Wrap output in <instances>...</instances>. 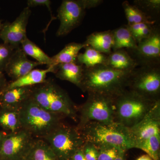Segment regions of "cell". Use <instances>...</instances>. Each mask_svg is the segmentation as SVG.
<instances>
[{
	"label": "cell",
	"instance_id": "44dd1931",
	"mask_svg": "<svg viewBox=\"0 0 160 160\" xmlns=\"http://www.w3.org/2000/svg\"><path fill=\"white\" fill-rule=\"evenodd\" d=\"M112 31L113 41L112 51L121 49L133 50L137 49L138 44L127 26L119 27Z\"/></svg>",
	"mask_w": 160,
	"mask_h": 160
},
{
	"label": "cell",
	"instance_id": "8fae6325",
	"mask_svg": "<svg viewBox=\"0 0 160 160\" xmlns=\"http://www.w3.org/2000/svg\"><path fill=\"white\" fill-rule=\"evenodd\" d=\"M31 14L30 8L26 7L23 9L12 22L3 23L0 31V39L3 43L17 49L26 37V29Z\"/></svg>",
	"mask_w": 160,
	"mask_h": 160
},
{
	"label": "cell",
	"instance_id": "52a82bcc",
	"mask_svg": "<svg viewBox=\"0 0 160 160\" xmlns=\"http://www.w3.org/2000/svg\"><path fill=\"white\" fill-rule=\"evenodd\" d=\"M114 98L99 93H88L86 102L78 108L80 116L79 122L77 128L80 129L89 122L105 124L115 122Z\"/></svg>",
	"mask_w": 160,
	"mask_h": 160
},
{
	"label": "cell",
	"instance_id": "4fadbf2b",
	"mask_svg": "<svg viewBox=\"0 0 160 160\" xmlns=\"http://www.w3.org/2000/svg\"><path fill=\"white\" fill-rule=\"evenodd\" d=\"M129 130L135 146L153 136L160 135V100L139 122Z\"/></svg>",
	"mask_w": 160,
	"mask_h": 160
},
{
	"label": "cell",
	"instance_id": "277c9868",
	"mask_svg": "<svg viewBox=\"0 0 160 160\" xmlns=\"http://www.w3.org/2000/svg\"><path fill=\"white\" fill-rule=\"evenodd\" d=\"M19 111L22 129L29 132L34 138H45L66 117L43 109L31 97L24 103Z\"/></svg>",
	"mask_w": 160,
	"mask_h": 160
},
{
	"label": "cell",
	"instance_id": "5bb4252c",
	"mask_svg": "<svg viewBox=\"0 0 160 160\" xmlns=\"http://www.w3.org/2000/svg\"><path fill=\"white\" fill-rule=\"evenodd\" d=\"M37 62L29 60L21 46L15 49L5 68V72L13 81L24 76L38 66Z\"/></svg>",
	"mask_w": 160,
	"mask_h": 160
},
{
	"label": "cell",
	"instance_id": "484cf974",
	"mask_svg": "<svg viewBox=\"0 0 160 160\" xmlns=\"http://www.w3.org/2000/svg\"><path fill=\"white\" fill-rule=\"evenodd\" d=\"M21 47L26 55L35 59L41 65H46L48 67L51 66V58L28 38L26 37L23 40L21 43Z\"/></svg>",
	"mask_w": 160,
	"mask_h": 160
},
{
	"label": "cell",
	"instance_id": "5b68a950",
	"mask_svg": "<svg viewBox=\"0 0 160 160\" xmlns=\"http://www.w3.org/2000/svg\"><path fill=\"white\" fill-rule=\"evenodd\" d=\"M158 101L147 98L126 89L114 98L115 122L131 129L145 117Z\"/></svg>",
	"mask_w": 160,
	"mask_h": 160
},
{
	"label": "cell",
	"instance_id": "ac0fdd59",
	"mask_svg": "<svg viewBox=\"0 0 160 160\" xmlns=\"http://www.w3.org/2000/svg\"><path fill=\"white\" fill-rule=\"evenodd\" d=\"M112 30L93 32L86 38L84 42L101 53L109 55L112 52L113 46Z\"/></svg>",
	"mask_w": 160,
	"mask_h": 160
},
{
	"label": "cell",
	"instance_id": "4316f807",
	"mask_svg": "<svg viewBox=\"0 0 160 160\" xmlns=\"http://www.w3.org/2000/svg\"><path fill=\"white\" fill-rule=\"evenodd\" d=\"M134 148L145 152L153 160H160V135L153 136L138 143Z\"/></svg>",
	"mask_w": 160,
	"mask_h": 160
},
{
	"label": "cell",
	"instance_id": "d6a6232c",
	"mask_svg": "<svg viewBox=\"0 0 160 160\" xmlns=\"http://www.w3.org/2000/svg\"><path fill=\"white\" fill-rule=\"evenodd\" d=\"M27 7H34L37 6H46L52 14L51 2L49 0H28L27 2Z\"/></svg>",
	"mask_w": 160,
	"mask_h": 160
},
{
	"label": "cell",
	"instance_id": "7c38bea8",
	"mask_svg": "<svg viewBox=\"0 0 160 160\" xmlns=\"http://www.w3.org/2000/svg\"><path fill=\"white\" fill-rule=\"evenodd\" d=\"M138 65L160 64V31L155 26L151 35L138 44L135 50H129Z\"/></svg>",
	"mask_w": 160,
	"mask_h": 160
},
{
	"label": "cell",
	"instance_id": "d4e9b609",
	"mask_svg": "<svg viewBox=\"0 0 160 160\" xmlns=\"http://www.w3.org/2000/svg\"><path fill=\"white\" fill-rule=\"evenodd\" d=\"M122 7L128 21V26L142 23L153 25L155 24V20L143 12L136 6L130 4L128 1L123 2Z\"/></svg>",
	"mask_w": 160,
	"mask_h": 160
},
{
	"label": "cell",
	"instance_id": "7a4b0ae2",
	"mask_svg": "<svg viewBox=\"0 0 160 160\" xmlns=\"http://www.w3.org/2000/svg\"><path fill=\"white\" fill-rule=\"evenodd\" d=\"M78 130L85 142L91 143L97 147L113 146L125 152L134 148L129 129L117 122L110 124L89 122Z\"/></svg>",
	"mask_w": 160,
	"mask_h": 160
},
{
	"label": "cell",
	"instance_id": "e0dca14e",
	"mask_svg": "<svg viewBox=\"0 0 160 160\" xmlns=\"http://www.w3.org/2000/svg\"><path fill=\"white\" fill-rule=\"evenodd\" d=\"M85 69V66L76 63L61 64L54 66L53 73L58 78L70 82L79 88Z\"/></svg>",
	"mask_w": 160,
	"mask_h": 160
},
{
	"label": "cell",
	"instance_id": "74e56055",
	"mask_svg": "<svg viewBox=\"0 0 160 160\" xmlns=\"http://www.w3.org/2000/svg\"><path fill=\"white\" fill-rule=\"evenodd\" d=\"M136 160H153L147 154H144L138 158Z\"/></svg>",
	"mask_w": 160,
	"mask_h": 160
},
{
	"label": "cell",
	"instance_id": "3957f363",
	"mask_svg": "<svg viewBox=\"0 0 160 160\" xmlns=\"http://www.w3.org/2000/svg\"><path fill=\"white\" fill-rule=\"evenodd\" d=\"M31 98L43 109L76 121L78 107L69 95L52 80L32 86Z\"/></svg>",
	"mask_w": 160,
	"mask_h": 160
},
{
	"label": "cell",
	"instance_id": "ffe728a7",
	"mask_svg": "<svg viewBox=\"0 0 160 160\" xmlns=\"http://www.w3.org/2000/svg\"><path fill=\"white\" fill-rule=\"evenodd\" d=\"M86 46L84 43H69L58 54L51 58L50 66H55L61 64L76 63L77 58L80 50Z\"/></svg>",
	"mask_w": 160,
	"mask_h": 160
},
{
	"label": "cell",
	"instance_id": "30bf717a",
	"mask_svg": "<svg viewBox=\"0 0 160 160\" xmlns=\"http://www.w3.org/2000/svg\"><path fill=\"white\" fill-rule=\"evenodd\" d=\"M86 9L81 0H64L58 9L59 27L57 37L65 36L79 26L83 21Z\"/></svg>",
	"mask_w": 160,
	"mask_h": 160
},
{
	"label": "cell",
	"instance_id": "6da1fadb",
	"mask_svg": "<svg viewBox=\"0 0 160 160\" xmlns=\"http://www.w3.org/2000/svg\"><path fill=\"white\" fill-rule=\"evenodd\" d=\"M132 71L117 70L105 65L85 67L79 88L87 93L116 97L127 89Z\"/></svg>",
	"mask_w": 160,
	"mask_h": 160
},
{
	"label": "cell",
	"instance_id": "1f68e13d",
	"mask_svg": "<svg viewBox=\"0 0 160 160\" xmlns=\"http://www.w3.org/2000/svg\"><path fill=\"white\" fill-rule=\"evenodd\" d=\"M82 149L86 160H97L98 151L97 147L93 144L85 142Z\"/></svg>",
	"mask_w": 160,
	"mask_h": 160
},
{
	"label": "cell",
	"instance_id": "d590c367",
	"mask_svg": "<svg viewBox=\"0 0 160 160\" xmlns=\"http://www.w3.org/2000/svg\"><path fill=\"white\" fill-rule=\"evenodd\" d=\"M6 78H5V76H4L3 72L0 70V89L2 88L6 85Z\"/></svg>",
	"mask_w": 160,
	"mask_h": 160
},
{
	"label": "cell",
	"instance_id": "9a60e30c",
	"mask_svg": "<svg viewBox=\"0 0 160 160\" xmlns=\"http://www.w3.org/2000/svg\"><path fill=\"white\" fill-rule=\"evenodd\" d=\"M32 87L0 90V108L19 109L31 97Z\"/></svg>",
	"mask_w": 160,
	"mask_h": 160
},
{
	"label": "cell",
	"instance_id": "f546056e",
	"mask_svg": "<svg viewBox=\"0 0 160 160\" xmlns=\"http://www.w3.org/2000/svg\"><path fill=\"white\" fill-rule=\"evenodd\" d=\"M15 49L13 47L7 44L4 43L0 44V70L2 71H5L6 65Z\"/></svg>",
	"mask_w": 160,
	"mask_h": 160
},
{
	"label": "cell",
	"instance_id": "7402d4cb",
	"mask_svg": "<svg viewBox=\"0 0 160 160\" xmlns=\"http://www.w3.org/2000/svg\"><path fill=\"white\" fill-rule=\"evenodd\" d=\"M26 160H59L44 140L34 138Z\"/></svg>",
	"mask_w": 160,
	"mask_h": 160
},
{
	"label": "cell",
	"instance_id": "e575fe53",
	"mask_svg": "<svg viewBox=\"0 0 160 160\" xmlns=\"http://www.w3.org/2000/svg\"><path fill=\"white\" fill-rule=\"evenodd\" d=\"M70 160H86L83 152L82 148L76 152Z\"/></svg>",
	"mask_w": 160,
	"mask_h": 160
},
{
	"label": "cell",
	"instance_id": "83f0119b",
	"mask_svg": "<svg viewBox=\"0 0 160 160\" xmlns=\"http://www.w3.org/2000/svg\"><path fill=\"white\" fill-rule=\"evenodd\" d=\"M133 3L135 6L152 18V15L159 13L160 0H136Z\"/></svg>",
	"mask_w": 160,
	"mask_h": 160
},
{
	"label": "cell",
	"instance_id": "9c48e42d",
	"mask_svg": "<svg viewBox=\"0 0 160 160\" xmlns=\"http://www.w3.org/2000/svg\"><path fill=\"white\" fill-rule=\"evenodd\" d=\"M34 139L22 129L6 134L0 148V160H26Z\"/></svg>",
	"mask_w": 160,
	"mask_h": 160
},
{
	"label": "cell",
	"instance_id": "836d02e7",
	"mask_svg": "<svg viewBox=\"0 0 160 160\" xmlns=\"http://www.w3.org/2000/svg\"><path fill=\"white\" fill-rule=\"evenodd\" d=\"M85 9H90L95 8L99 6L103 1L102 0H81Z\"/></svg>",
	"mask_w": 160,
	"mask_h": 160
},
{
	"label": "cell",
	"instance_id": "4dcf8cb0",
	"mask_svg": "<svg viewBox=\"0 0 160 160\" xmlns=\"http://www.w3.org/2000/svg\"><path fill=\"white\" fill-rule=\"evenodd\" d=\"M155 26L153 24L147 23L139 31L135 34L132 35V37L134 38L137 43L138 44L141 41L149 37L153 31Z\"/></svg>",
	"mask_w": 160,
	"mask_h": 160
},
{
	"label": "cell",
	"instance_id": "2e32d148",
	"mask_svg": "<svg viewBox=\"0 0 160 160\" xmlns=\"http://www.w3.org/2000/svg\"><path fill=\"white\" fill-rule=\"evenodd\" d=\"M54 66H50L46 69H33L24 76L14 80L2 89H9L20 87H32L45 82L48 73H53Z\"/></svg>",
	"mask_w": 160,
	"mask_h": 160
},
{
	"label": "cell",
	"instance_id": "d6986e66",
	"mask_svg": "<svg viewBox=\"0 0 160 160\" xmlns=\"http://www.w3.org/2000/svg\"><path fill=\"white\" fill-rule=\"evenodd\" d=\"M106 66L121 71H131L139 66L137 62L124 49L112 51L108 55Z\"/></svg>",
	"mask_w": 160,
	"mask_h": 160
},
{
	"label": "cell",
	"instance_id": "f1b7e54d",
	"mask_svg": "<svg viewBox=\"0 0 160 160\" xmlns=\"http://www.w3.org/2000/svg\"><path fill=\"white\" fill-rule=\"evenodd\" d=\"M97 148L98 151L97 160H115L120 152L123 151L118 147L111 146H100Z\"/></svg>",
	"mask_w": 160,
	"mask_h": 160
},
{
	"label": "cell",
	"instance_id": "f35d334b",
	"mask_svg": "<svg viewBox=\"0 0 160 160\" xmlns=\"http://www.w3.org/2000/svg\"><path fill=\"white\" fill-rule=\"evenodd\" d=\"M6 134V133L4 132L0 131V148H1V145L3 139Z\"/></svg>",
	"mask_w": 160,
	"mask_h": 160
},
{
	"label": "cell",
	"instance_id": "8992f818",
	"mask_svg": "<svg viewBox=\"0 0 160 160\" xmlns=\"http://www.w3.org/2000/svg\"><path fill=\"white\" fill-rule=\"evenodd\" d=\"M42 139L49 145L59 160H70L85 143L77 127L63 123Z\"/></svg>",
	"mask_w": 160,
	"mask_h": 160
},
{
	"label": "cell",
	"instance_id": "603a6c76",
	"mask_svg": "<svg viewBox=\"0 0 160 160\" xmlns=\"http://www.w3.org/2000/svg\"><path fill=\"white\" fill-rule=\"evenodd\" d=\"M84 52L78 55L77 64L87 68L106 64L108 55L97 51L90 46H86Z\"/></svg>",
	"mask_w": 160,
	"mask_h": 160
},
{
	"label": "cell",
	"instance_id": "cb8c5ba5",
	"mask_svg": "<svg viewBox=\"0 0 160 160\" xmlns=\"http://www.w3.org/2000/svg\"><path fill=\"white\" fill-rule=\"evenodd\" d=\"M19 110L0 108V127L10 132L22 129Z\"/></svg>",
	"mask_w": 160,
	"mask_h": 160
},
{
	"label": "cell",
	"instance_id": "8d00e7d4",
	"mask_svg": "<svg viewBox=\"0 0 160 160\" xmlns=\"http://www.w3.org/2000/svg\"><path fill=\"white\" fill-rule=\"evenodd\" d=\"M126 152L121 151L117 158L115 160H126Z\"/></svg>",
	"mask_w": 160,
	"mask_h": 160
},
{
	"label": "cell",
	"instance_id": "ba28073f",
	"mask_svg": "<svg viewBox=\"0 0 160 160\" xmlns=\"http://www.w3.org/2000/svg\"><path fill=\"white\" fill-rule=\"evenodd\" d=\"M127 89L150 99L160 100V64L139 65L132 73Z\"/></svg>",
	"mask_w": 160,
	"mask_h": 160
},
{
	"label": "cell",
	"instance_id": "ab89813d",
	"mask_svg": "<svg viewBox=\"0 0 160 160\" xmlns=\"http://www.w3.org/2000/svg\"><path fill=\"white\" fill-rule=\"evenodd\" d=\"M3 23L2 22V20H0V31L2 29V27Z\"/></svg>",
	"mask_w": 160,
	"mask_h": 160
}]
</instances>
